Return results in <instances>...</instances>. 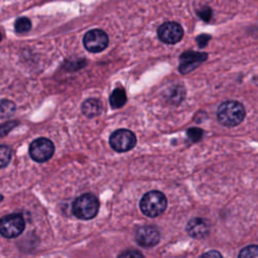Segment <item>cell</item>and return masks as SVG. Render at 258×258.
<instances>
[{
	"label": "cell",
	"instance_id": "cell-1",
	"mask_svg": "<svg viewBox=\"0 0 258 258\" xmlns=\"http://www.w3.org/2000/svg\"><path fill=\"white\" fill-rule=\"evenodd\" d=\"M246 112L241 103L234 100L223 102L218 107V121L224 126L233 127L241 123L245 118Z\"/></svg>",
	"mask_w": 258,
	"mask_h": 258
},
{
	"label": "cell",
	"instance_id": "cell-2",
	"mask_svg": "<svg viewBox=\"0 0 258 258\" xmlns=\"http://www.w3.org/2000/svg\"><path fill=\"white\" fill-rule=\"evenodd\" d=\"M141 210L147 217H158L162 215L167 206L165 196L160 191L146 193L141 201Z\"/></svg>",
	"mask_w": 258,
	"mask_h": 258
},
{
	"label": "cell",
	"instance_id": "cell-3",
	"mask_svg": "<svg viewBox=\"0 0 258 258\" xmlns=\"http://www.w3.org/2000/svg\"><path fill=\"white\" fill-rule=\"evenodd\" d=\"M73 214L81 220L93 219L99 210V201L92 194H84L78 197L72 206Z\"/></svg>",
	"mask_w": 258,
	"mask_h": 258
},
{
	"label": "cell",
	"instance_id": "cell-4",
	"mask_svg": "<svg viewBox=\"0 0 258 258\" xmlns=\"http://www.w3.org/2000/svg\"><path fill=\"white\" fill-rule=\"evenodd\" d=\"M25 228V222L21 214H10L0 219V234L11 239L20 236Z\"/></svg>",
	"mask_w": 258,
	"mask_h": 258
},
{
	"label": "cell",
	"instance_id": "cell-5",
	"mask_svg": "<svg viewBox=\"0 0 258 258\" xmlns=\"http://www.w3.org/2000/svg\"><path fill=\"white\" fill-rule=\"evenodd\" d=\"M136 136L128 129H118L114 131L109 140L110 146L117 152H126L136 145Z\"/></svg>",
	"mask_w": 258,
	"mask_h": 258
},
{
	"label": "cell",
	"instance_id": "cell-6",
	"mask_svg": "<svg viewBox=\"0 0 258 258\" xmlns=\"http://www.w3.org/2000/svg\"><path fill=\"white\" fill-rule=\"evenodd\" d=\"M55 145L49 140L41 137L33 141L29 145V156L38 163H45L54 156Z\"/></svg>",
	"mask_w": 258,
	"mask_h": 258
},
{
	"label": "cell",
	"instance_id": "cell-7",
	"mask_svg": "<svg viewBox=\"0 0 258 258\" xmlns=\"http://www.w3.org/2000/svg\"><path fill=\"white\" fill-rule=\"evenodd\" d=\"M83 44L85 48L89 50L90 53H100L107 47L109 38L104 30L96 28L89 30L85 34Z\"/></svg>",
	"mask_w": 258,
	"mask_h": 258
},
{
	"label": "cell",
	"instance_id": "cell-8",
	"mask_svg": "<svg viewBox=\"0 0 258 258\" xmlns=\"http://www.w3.org/2000/svg\"><path fill=\"white\" fill-rule=\"evenodd\" d=\"M160 40L166 45H175L182 41L184 37V29L181 24L177 23H165L158 29Z\"/></svg>",
	"mask_w": 258,
	"mask_h": 258
},
{
	"label": "cell",
	"instance_id": "cell-9",
	"mask_svg": "<svg viewBox=\"0 0 258 258\" xmlns=\"http://www.w3.org/2000/svg\"><path fill=\"white\" fill-rule=\"evenodd\" d=\"M208 59V55L206 53H200V51L188 50L180 57V66L179 71L182 74H188L194 71L202 63Z\"/></svg>",
	"mask_w": 258,
	"mask_h": 258
},
{
	"label": "cell",
	"instance_id": "cell-10",
	"mask_svg": "<svg viewBox=\"0 0 258 258\" xmlns=\"http://www.w3.org/2000/svg\"><path fill=\"white\" fill-rule=\"evenodd\" d=\"M161 239V233L153 226H141L135 232V240L142 247L156 246Z\"/></svg>",
	"mask_w": 258,
	"mask_h": 258
},
{
	"label": "cell",
	"instance_id": "cell-11",
	"mask_svg": "<svg viewBox=\"0 0 258 258\" xmlns=\"http://www.w3.org/2000/svg\"><path fill=\"white\" fill-rule=\"evenodd\" d=\"M208 222L202 218H193L188 221L187 225V232L192 238L202 239L209 234Z\"/></svg>",
	"mask_w": 258,
	"mask_h": 258
},
{
	"label": "cell",
	"instance_id": "cell-12",
	"mask_svg": "<svg viewBox=\"0 0 258 258\" xmlns=\"http://www.w3.org/2000/svg\"><path fill=\"white\" fill-rule=\"evenodd\" d=\"M82 113L88 118H94L99 116L103 110L102 103L100 100L95 98H90L83 102L81 106Z\"/></svg>",
	"mask_w": 258,
	"mask_h": 258
},
{
	"label": "cell",
	"instance_id": "cell-13",
	"mask_svg": "<svg viewBox=\"0 0 258 258\" xmlns=\"http://www.w3.org/2000/svg\"><path fill=\"white\" fill-rule=\"evenodd\" d=\"M185 96H186V91L182 85L174 86V87L169 88L166 93L167 101L170 103V104L174 105H179L184 100Z\"/></svg>",
	"mask_w": 258,
	"mask_h": 258
},
{
	"label": "cell",
	"instance_id": "cell-14",
	"mask_svg": "<svg viewBox=\"0 0 258 258\" xmlns=\"http://www.w3.org/2000/svg\"><path fill=\"white\" fill-rule=\"evenodd\" d=\"M127 102L126 92L123 88H116L110 96V106L113 109H119L123 107Z\"/></svg>",
	"mask_w": 258,
	"mask_h": 258
},
{
	"label": "cell",
	"instance_id": "cell-15",
	"mask_svg": "<svg viewBox=\"0 0 258 258\" xmlns=\"http://www.w3.org/2000/svg\"><path fill=\"white\" fill-rule=\"evenodd\" d=\"M16 106L10 100L0 101V118H8L15 113Z\"/></svg>",
	"mask_w": 258,
	"mask_h": 258
},
{
	"label": "cell",
	"instance_id": "cell-16",
	"mask_svg": "<svg viewBox=\"0 0 258 258\" xmlns=\"http://www.w3.org/2000/svg\"><path fill=\"white\" fill-rule=\"evenodd\" d=\"M12 157V150L7 145H0V168L5 167Z\"/></svg>",
	"mask_w": 258,
	"mask_h": 258
},
{
	"label": "cell",
	"instance_id": "cell-17",
	"mask_svg": "<svg viewBox=\"0 0 258 258\" xmlns=\"http://www.w3.org/2000/svg\"><path fill=\"white\" fill-rule=\"evenodd\" d=\"M14 27L17 33H25L30 30L31 22L27 19V17H21V19L15 22Z\"/></svg>",
	"mask_w": 258,
	"mask_h": 258
},
{
	"label": "cell",
	"instance_id": "cell-18",
	"mask_svg": "<svg viewBox=\"0 0 258 258\" xmlns=\"http://www.w3.org/2000/svg\"><path fill=\"white\" fill-rule=\"evenodd\" d=\"M238 258H258V247L250 245L243 248L239 253Z\"/></svg>",
	"mask_w": 258,
	"mask_h": 258
},
{
	"label": "cell",
	"instance_id": "cell-19",
	"mask_svg": "<svg viewBox=\"0 0 258 258\" xmlns=\"http://www.w3.org/2000/svg\"><path fill=\"white\" fill-rule=\"evenodd\" d=\"M203 130L201 128H197V127H193L188 129L187 131V135L188 137V140L193 142H198L202 137H203Z\"/></svg>",
	"mask_w": 258,
	"mask_h": 258
},
{
	"label": "cell",
	"instance_id": "cell-20",
	"mask_svg": "<svg viewBox=\"0 0 258 258\" xmlns=\"http://www.w3.org/2000/svg\"><path fill=\"white\" fill-rule=\"evenodd\" d=\"M17 124H19L17 121H8L4 124L0 125V136L2 137V136L7 135Z\"/></svg>",
	"mask_w": 258,
	"mask_h": 258
},
{
	"label": "cell",
	"instance_id": "cell-21",
	"mask_svg": "<svg viewBox=\"0 0 258 258\" xmlns=\"http://www.w3.org/2000/svg\"><path fill=\"white\" fill-rule=\"evenodd\" d=\"M118 258H144V256L136 250H125Z\"/></svg>",
	"mask_w": 258,
	"mask_h": 258
},
{
	"label": "cell",
	"instance_id": "cell-22",
	"mask_svg": "<svg viewBox=\"0 0 258 258\" xmlns=\"http://www.w3.org/2000/svg\"><path fill=\"white\" fill-rule=\"evenodd\" d=\"M198 15L205 22H209L212 17V9L210 7H204L198 11Z\"/></svg>",
	"mask_w": 258,
	"mask_h": 258
},
{
	"label": "cell",
	"instance_id": "cell-23",
	"mask_svg": "<svg viewBox=\"0 0 258 258\" xmlns=\"http://www.w3.org/2000/svg\"><path fill=\"white\" fill-rule=\"evenodd\" d=\"M210 40H211V37L208 36V34H202V36H199L197 38V43L202 47H206V45L208 44Z\"/></svg>",
	"mask_w": 258,
	"mask_h": 258
},
{
	"label": "cell",
	"instance_id": "cell-24",
	"mask_svg": "<svg viewBox=\"0 0 258 258\" xmlns=\"http://www.w3.org/2000/svg\"><path fill=\"white\" fill-rule=\"evenodd\" d=\"M200 258H223V256L221 255L220 252L216 250H211L204 253L202 256H200Z\"/></svg>",
	"mask_w": 258,
	"mask_h": 258
},
{
	"label": "cell",
	"instance_id": "cell-25",
	"mask_svg": "<svg viewBox=\"0 0 258 258\" xmlns=\"http://www.w3.org/2000/svg\"><path fill=\"white\" fill-rule=\"evenodd\" d=\"M2 40V33H1V30H0V42H1Z\"/></svg>",
	"mask_w": 258,
	"mask_h": 258
},
{
	"label": "cell",
	"instance_id": "cell-26",
	"mask_svg": "<svg viewBox=\"0 0 258 258\" xmlns=\"http://www.w3.org/2000/svg\"><path fill=\"white\" fill-rule=\"evenodd\" d=\"M2 200H3V197H2V196H1V195H0V202H1V201H2Z\"/></svg>",
	"mask_w": 258,
	"mask_h": 258
}]
</instances>
